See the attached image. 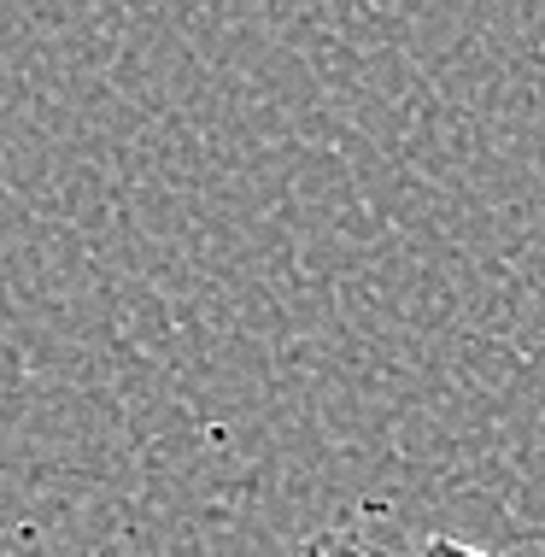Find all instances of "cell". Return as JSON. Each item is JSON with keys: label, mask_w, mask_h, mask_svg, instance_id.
<instances>
[{"label": "cell", "mask_w": 545, "mask_h": 557, "mask_svg": "<svg viewBox=\"0 0 545 557\" xmlns=\"http://www.w3.org/2000/svg\"><path fill=\"white\" fill-rule=\"evenodd\" d=\"M294 557H399V552H393L363 517H346V522H329V529H317Z\"/></svg>", "instance_id": "cell-1"}, {"label": "cell", "mask_w": 545, "mask_h": 557, "mask_svg": "<svg viewBox=\"0 0 545 557\" xmlns=\"http://www.w3.org/2000/svg\"><path fill=\"white\" fill-rule=\"evenodd\" d=\"M417 557H498V552H481V546H469V540H451V534H434L429 546H422Z\"/></svg>", "instance_id": "cell-2"}]
</instances>
